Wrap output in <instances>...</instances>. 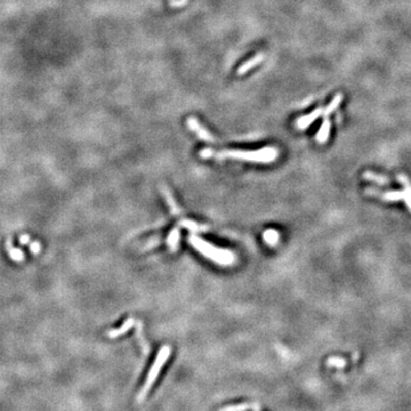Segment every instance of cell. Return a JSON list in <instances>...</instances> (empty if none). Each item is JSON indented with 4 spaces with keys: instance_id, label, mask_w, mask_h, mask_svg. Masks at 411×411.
I'll list each match as a JSON object with an SVG mask.
<instances>
[{
    "instance_id": "cell-5",
    "label": "cell",
    "mask_w": 411,
    "mask_h": 411,
    "mask_svg": "<svg viewBox=\"0 0 411 411\" xmlns=\"http://www.w3.org/2000/svg\"><path fill=\"white\" fill-rule=\"evenodd\" d=\"M364 193H366V195L380 197L381 199L385 200V201H400L403 199L402 191H385L384 192V191L377 190V188L368 187L364 190Z\"/></svg>"
},
{
    "instance_id": "cell-2",
    "label": "cell",
    "mask_w": 411,
    "mask_h": 411,
    "mask_svg": "<svg viewBox=\"0 0 411 411\" xmlns=\"http://www.w3.org/2000/svg\"><path fill=\"white\" fill-rule=\"evenodd\" d=\"M188 243L196 249L198 252L204 255L208 260L212 261L216 264L222 266H230L235 262V255L234 254L228 250V249L217 248L214 244L205 241L204 239L197 237L196 234H191L188 237Z\"/></svg>"
},
{
    "instance_id": "cell-20",
    "label": "cell",
    "mask_w": 411,
    "mask_h": 411,
    "mask_svg": "<svg viewBox=\"0 0 411 411\" xmlns=\"http://www.w3.org/2000/svg\"><path fill=\"white\" fill-rule=\"evenodd\" d=\"M161 241H160V239L159 238H153V239H150L149 241H146L145 243H144V246H143V249H152V248H154V247H156V246H159V243H160Z\"/></svg>"
},
{
    "instance_id": "cell-16",
    "label": "cell",
    "mask_w": 411,
    "mask_h": 411,
    "mask_svg": "<svg viewBox=\"0 0 411 411\" xmlns=\"http://www.w3.org/2000/svg\"><path fill=\"white\" fill-rule=\"evenodd\" d=\"M263 240H264L265 243L269 244L271 247H274L278 244L280 240V234L278 231H275L273 229L266 230L264 233H263Z\"/></svg>"
},
{
    "instance_id": "cell-14",
    "label": "cell",
    "mask_w": 411,
    "mask_h": 411,
    "mask_svg": "<svg viewBox=\"0 0 411 411\" xmlns=\"http://www.w3.org/2000/svg\"><path fill=\"white\" fill-rule=\"evenodd\" d=\"M363 178L367 179V181H371V182H375L377 184H380V185H389L390 184V178L384 176V175H381V174H377V173H373V172H364L363 173Z\"/></svg>"
},
{
    "instance_id": "cell-10",
    "label": "cell",
    "mask_w": 411,
    "mask_h": 411,
    "mask_svg": "<svg viewBox=\"0 0 411 411\" xmlns=\"http://www.w3.org/2000/svg\"><path fill=\"white\" fill-rule=\"evenodd\" d=\"M398 181L400 182L401 185L403 186V200L405 202V205L409 208V210L411 211V182L410 179L405 176L403 174L398 175Z\"/></svg>"
},
{
    "instance_id": "cell-8",
    "label": "cell",
    "mask_w": 411,
    "mask_h": 411,
    "mask_svg": "<svg viewBox=\"0 0 411 411\" xmlns=\"http://www.w3.org/2000/svg\"><path fill=\"white\" fill-rule=\"evenodd\" d=\"M264 58H265V56H264V54H263V53L257 54L256 56H254L252 58L249 59V61L244 62L243 64H241V66L239 67L238 71H237L238 75L242 76V75H244V73H247L248 71H250L251 69L257 67L258 64H261L263 61H264Z\"/></svg>"
},
{
    "instance_id": "cell-1",
    "label": "cell",
    "mask_w": 411,
    "mask_h": 411,
    "mask_svg": "<svg viewBox=\"0 0 411 411\" xmlns=\"http://www.w3.org/2000/svg\"><path fill=\"white\" fill-rule=\"evenodd\" d=\"M200 156L204 159H234L244 160L250 163L269 164L275 161L279 156V150L273 146L263 147L257 151H241V150H224L216 152L211 149H204L200 151Z\"/></svg>"
},
{
    "instance_id": "cell-22",
    "label": "cell",
    "mask_w": 411,
    "mask_h": 411,
    "mask_svg": "<svg viewBox=\"0 0 411 411\" xmlns=\"http://www.w3.org/2000/svg\"><path fill=\"white\" fill-rule=\"evenodd\" d=\"M40 250V244L38 243V242H35V243H32V246H31V251L32 252H38Z\"/></svg>"
},
{
    "instance_id": "cell-23",
    "label": "cell",
    "mask_w": 411,
    "mask_h": 411,
    "mask_svg": "<svg viewBox=\"0 0 411 411\" xmlns=\"http://www.w3.org/2000/svg\"><path fill=\"white\" fill-rule=\"evenodd\" d=\"M29 240H30L29 235H23L20 241H21V243H26V242H29Z\"/></svg>"
},
{
    "instance_id": "cell-7",
    "label": "cell",
    "mask_w": 411,
    "mask_h": 411,
    "mask_svg": "<svg viewBox=\"0 0 411 411\" xmlns=\"http://www.w3.org/2000/svg\"><path fill=\"white\" fill-rule=\"evenodd\" d=\"M161 193H163L165 200H166V202H167L170 212H172L174 216L182 215L181 208L178 207L177 202H176V200H175V198L172 195V192L169 191V188L166 187V186H161Z\"/></svg>"
},
{
    "instance_id": "cell-15",
    "label": "cell",
    "mask_w": 411,
    "mask_h": 411,
    "mask_svg": "<svg viewBox=\"0 0 411 411\" xmlns=\"http://www.w3.org/2000/svg\"><path fill=\"white\" fill-rule=\"evenodd\" d=\"M341 101H343V95L337 94L335 98L332 99L331 102L328 104L325 109H323V112H322L323 118H328L332 112H334V111L338 110L339 105L341 104Z\"/></svg>"
},
{
    "instance_id": "cell-3",
    "label": "cell",
    "mask_w": 411,
    "mask_h": 411,
    "mask_svg": "<svg viewBox=\"0 0 411 411\" xmlns=\"http://www.w3.org/2000/svg\"><path fill=\"white\" fill-rule=\"evenodd\" d=\"M170 352H172V350H170L169 345H164L163 347L160 349L158 355H156L154 362H153V364H152V367L150 369L149 375H147L145 384L142 387L140 393H138L137 400L140 401V402H142V401L146 398V395H147V393H149V391L151 390V387L153 386L154 382L156 381V378H158L159 373L161 371V369H163L165 363L167 362V360L169 359Z\"/></svg>"
},
{
    "instance_id": "cell-19",
    "label": "cell",
    "mask_w": 411,
    "mask_h": 411,
    "mask_svg": "<svg viewBox=\"0 0 411 411\" xmlns=\"http://www.w3.org/2000/svg\"><path fill=\"white\" fill-rule=\"evenodd\" d=\"M250 408L249 404H238V405H229V407H225L223 409H220L219 411H247Z\"/></svg>"
},
{
    "instance_id": "cell-11",
    "label": "cell",
    "mask_w": 411,
    "mask_h": 411,
    "mask_svg": "<svg viewBox=\"0 0 411 411\" xmlns=\"http://www.w3.org/2000/svg\"><path fill=\"white\" fill-rule=\"evenodd\" d=\"M330 128H331L330 120L328 118H325L321 123L320 129H319V132L317 133L315 140L318 143L323 144V143H326L328 141V138H329V134H330Z\"/></svg>"
},
{
    "instance_id": "cell-18",
    "label": "cell",
    "mask_w": 411,
    "mask_h": 411,
    "mask_svg": "<svg viewBox=\"0 0 411 411\" xmlns=\"http://www.w3.org/2000/svg\"><path fill=\"white\" fill-rule=\"evenodd\" d=\"M327 364L329 367H335V368H340L341 369V368H344L346 366V361L343 358L334 357V358L328 359Z\"/></svg>"
},
{
    "instance_id": "cell-4",
    "label": "cell",
    "mask_w": 411,
    "mask_h": 411,
    "mask_svg": "<svg viewBox=\"0 0 411 411\" xmlns=\"http://www.w3.org/2000/svg\"><path fill=\"white\" fill-rule=\"evenodd\" d=\"M187 126L188 128L191 129L193 133H196V135L200 138V140L208 142V143H212L215 142V137L211 135V134L207 131V129L200 124V122L198 121V120L195 117H190L187 119Z\"/></svg>"
},
{
    "instance_id": "cell-9",
    "label": "cell",
    "mask_w": 411,
    "mask_h": 411,
    "mask_svg": "<svg viewBox=\"0 0 411 411\" xmlns=\"http://www.w3.org/2000/svg\"><path fill=\"white\" fill-rule=\"evenodd\" d=\"M134 325H135V319L128 318V319H126V321L122 323L121 327L115 328V329L108 331V332H106V336H108L109 338H117V337L122 336V335L126 334L128 330H131Z\"/></svg>"
},
{
    "instance_id": "cell-13",
    "label": "cell",
    "mask_w": 411,
    "mask_h": 411,
    "mask_svg": "<svg viewBox=\"0 0 411 411\" xmlns=\"http://www.w3.org/2000/svg\"><path fill=\"white\" fill-rule=\"evenodd\" d=\"M179 224H181L183 228H185L188 231H191L192 233L207 232L208 229H209L208 226L199 224V223H197V222L191 220V219H183V220H181V223H179Z\"/></svg>"
},
{
    "instance_id": "cell-12",
    "label": "cell",
    "mask_w": 411,
    "mask_h": 411,
    "mask_svg": "<svg viewBox=\"0 0 411 411\" xmlns=\"http://www.w3.org/2000/svg\"><path fill=\"white\" fill-rule=\"evenodd\" d=\"M179 240H181V232H179L178 228H175L170 231L167 237V244L169 247L170 251H176L179 246Z\"/></svg>"
},
{
    "instance_id": "cell-21",
    "label": "cell",
    "mask_w": 411,
    "mask_h": 411,
    "mask_svg": "<svg viewBox=\"0 0 411 411\" xmlns=\"http://www.w3.org/2000/svg\"><path fill=\"white\" fill-rule=\"evenodd\" d=\"M187 4V0H172L170 2V6L173 7H182L184 5Z\"/></svg>"
},
{
    "instance_id": "cell-6",
    "label": "cell",
    "mask_w": 411,
    "mask_h": 411,
    "mask_svg": "<svg viewBox=\"0 0 411 411\" xmlns=\"http://www.w3.org/2000/svg\"><path fill=\"white\" fill-rule=\"evenodd\" d=\"M323 112V109L321 108H318L311 112L309 114L306 115H303V117L298 118L297 121H296V126L298 129H306L308 126H311V124L315 121L317 119L320 118V115H322Z\"/></svg>"
},
{
    "instance_id": "cell-17",
    "label": "cell",
    "mask_w": 411,
    "mask_h": 411,
    "mask_svg": "<svg viewBox=\"0 0 411 411\" xmlns=\"http://www.w3.org/2000/svg\"><path fill=\"white\" fill-rule=\"evenodd\" d=\"M135 325H136V336H137L138 343H140L141 347L143 350V353L149 354L150 349H149V344H147V341L144 338V334H143V323L141 321H137Z\"/></svg>"
}]
</instances>
